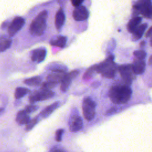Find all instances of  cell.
I'll list each match as a JSON object with an SVG mask.
<instances>
[{"label": "cell", "mask_w": 152, "mask_h": 152, "mask_svg": "<svg viewBox=\"0 0 152 152\" xmlns=\"http://www.w3.org/2000/svg\"><path fill=\"white\" fill-rule=\"evenodd\" d=\"M149 63H150L151 65H152V56H151V57H150V59H149Z\"/></svg>", "instance_id": "e575fe53"}, {"label": "cell", "mask_w": 152, "mask_h": 152, "mask_svg": "<svg viewBox=\"0 0 152 152\" xmlns=\"http://www.w3.org/2000/svg\"><path fill=\"white\" fill-rule=\"evenodd\" d=\"M46 53H47V51L45 48L41 47V48H37L32 52V54L31 56V60L33 62L40 63L44 61L46 56Z\"/></svg>", "instance_id": "4fadbf2b"}, {"label": "cell", "mask_w": 152, "mask_h": 152, "mask_svg": "<svg viewBox=\"0 0 152 152\" xmlns=\"http://www.w3.org/2000/svg\"><path fill=\"white\" fill-rule=\"evenodd\" d=\"M39 121V118L38 116H36L34 118H33L32 119H31L28 123L26 125V131H30L35 125Z\"/></svg>", "instance_id": "484cf974"}, {"label": "cell", "mask_w": 152, "mask_h": 152, "mask_svg": "<svg viewBox=\"0 0 152 152\" xmlns=\"http://www.w3.org/2000/svg\"><path fill=\"white\" fill-rule=\"evenodd\" d=\"M49 152H66L65 150H64L62 148H57V147H55L52 148Z\"/></svg>", "instance_id": "4dcf8cb0"}, {"label": "cell", "mask_w": 152, "mask_h": 152, "mask_svg": "<svg viewBox=\"0 0 152 152\" xmlns=\"http://www.w3.org/2000/svg\"><path fill=\"white\" fill-rule=\"evenodd\" d=\"M38 106L35 105V104H30V105H27L24 108V110L28 113H32L33 112H35L36 110H37L38 109Z\"/></svg>", "instance_id": "83f0119b"}, {"label": "cell", "mask_w": 152, "mask_h": 152, "mask_svg": "<svg viewBox=\"0 0 152 152\" xmlns=\"http://www.w3.org/2000/svg\"><path fill=\"white\" fill-rule=\"evenodd\" d=\"M84 1V0H71L72 5L75 7H77L81 5Z\"/></svg>", "instance_id": "f546056e"}, {"label": "cell", "mask_w": 152, "mask_h": 152, "mask_svg": "<svg viewBox=\"0 0 152 152\" xmlns=\"http://www.w3.org/2000/svg\"><path fill=\"white\" fill-rule=\"evenodd\" d=\"M132 71L135 74H141L144 72L145 67V63L144 60L135 59L131 65Z\"/></svg>", "instance_id": "9a60e30c"}, {"label": "cell", "mask_w": 152, "mask_h": 152, "mask_svg": "<svg viewBox=\"0 0 152 152\" xmlns=\"http://www.w3.org/2000/svg\"><path fill=\"white\" fill-rule=\"evenodd\" d=\"M48 12L46 10L41 11L31 22L29 31L34 36L42 35L46 28V20L48 18Z\"/></svg>", "instance_id": "7a4b0ae2"}, {"label": "cell", "mask_w": 152, "mask_h": 152, "mask_svg": "<svg viewBox=\"0 0 152 152\" xmlns=\"http://www.w3.org/2000/svg\"><path fill=\"white\" fill-rule=\"evenodd\" d=\"M147 24H146V23H144V24L139 26L132 33L133 39L135 40L140 39L142 37L144 32L145 31V30L147 28Z\"/></svg>", "instance_id": "ffe728a7"}, {"label": "cell", "mask_w": 152, "mask_h": 152, "mask_svg": "<svg viewBox=\"0 0 152 152\" xmlns=\"http://www.w3.org/2000/svg\"><path fill=\"white\" fill-rule=\"evenodd\" d=\"M69 129L71 132H77L83 128V120L78 114L71 116L69 119Z\"/></svg>", "instance_id": "8fae6325"}, {"label": "cell", "mask_w": 152, "mask_h": 152, "mask_svg": "<svg viewBox=\"0 0 152 152\" xmlns=\"http://www.w3.org/2000/svg\"><path fill=\"white\" fill-rule=\"evenodd\" d=\"M132 94V90L129 86L125 84H116L113 86L109 93L111 101L116 104H122L127 103Z\"/></svg>", "instance_id": "6da1fadb"}, {"label": "cell", "mask_w": 152, "mask_h": 152, "mask_svg": "<svg viewBox=\"0 0 152 152\" xmlns=\"http://www.w3.org/2000/svg\"><path fill=\"white\" fill-rule=\"evenodd\" d=\"M66 43V37L63 36H56L52 37L50 40V44L52 46H55L59 48H64Z\"/></svg>", "instance_id": "ac0fdd59"}, {"label": "cell", "mask_w": 152, "mask_h": 152, "mask_svg": "<svg viewBox=\"0 0 152 152\" xmlns=\"http://www.w3.org/2000/svg\"><path fill=\"white\" fill-rule=\"evenodd\" d=\"M65 74L62 73L53 72L50 74L46 78V81L42 84V88L50 89L55 87L58 83H61Z\"/></svg>", "instance_id": "52a82bcc"}, {"label": "cell", "mask_w": 152, "mask_h": 152, "mask_svg": "<svg viewBox=\"0 0 152 152\" xmlns=\"http://www.w3.org/2000/svg\"><path fill=\"white\" fill-rule=\"evenodd\" d=\"M89 12L86 7L83 5L75 7L72 12V17L76 21H84L88 18Z\"/></svg>", "instance_id": "7c38bea8"}, {"label": "cell", "mask_w": 152, "mask_h": 152, "mask_svg": "<svg viewBox=\"0 0 152 152\" xmlns=\"http://www.w3.org/2000/svg\"><path fill=\"white\" fill-rule=\"evenodd\" d=\"M12 40L10 36L2 35L1 36V51L4 52L8 49L11 45Z\"/></svg>", "instance_id": "44dd1931"}, {"label": "cell", "mask_w": 152, "mask_h": 152, "mask_svg": "<svg viewBox=\"0 0 152 152\" xmlns=\"http://www.w3.org/2000/svg\"><path fill=\"white\" fill-rule=\"evenodd\" d=\"M150 43H151V45L152 46V36H151V41H150Z\"/></svg>", "instance_id": "d590c367"}, {"label": "cell", "mask_w": 152, "mask_h": 152, "mask_svg": "<svg viewBox=\"0 0 152 152\" xmlns=\"http://www.w3.org/2000/svg\"><path fill=\"white\" fill-rule=\"evenodd\" d=\"M65 21V15L64 10L62 8H60L56 12L55 18V24L56 29L59 31L62 28Z\"/></svg>", "instance_id": "5bb4252c"}, {"label": "cell", "mask_w": 152, "mask_h": 152, "mask_svg": "<svg viewBox=\"0 0 152 152\" xmlns=\"http://www.w3.org/2000/svg\"><path fill=\"white\" fill-rule=\"evenodd\" d=\"M25 24L24 19L21 17H15L8 27V33L9 36H14L19 30L21 29Z\"/></svg>", "instance_id": "9c48e42d"}, {"label": "cell", "mask_w": 152, "mask_h": 152, "mask_svg": "<svg viewBox=\"0 0 152 152\" xmlns=\"http://www.w3.org/2000/svg\"><path fill=\"white\" fill-rule=\"evenodd\" d=\"M64 132V130L63 129H59L56 131L55 134V139L56 141L58 142H60L62 140V136L63 135V133Z\"/></svg>", "instance_id": "f1b7e54d"}, {"label": "cell", "mask_w": 152, "mask_h": 152, "mask_svg": "<svg viewBox=\"0 0 152 152\" xmlns=\"http://www.w3.org/2000/svg\"><path fill=\"white\" fill-rule=\"evenodd\" d=\"M141 21V18L140 17H135L129 20L127 24V29L129 33H133L134 30L139 26Z\"/></svg>", "instance_id": "d6986e66"}, {"label": "cell", "mask_w": 152, "mask_h": 152, "mask_svg": "<svg viewBox=\"0 0 152 152\" xmlns=\"http://www.w3.org/2000/svg\"><path fill=\"white\" fill-rule=\"evenodd\" d=\"M49 68L53 72H58L62 74L66 72L67 71V67L62 64H53L51 65Z\"/></svg>", "instance_id": "603a6c76"}, {"label": "cell", "mask_w": 152, "mask_h": 152, "mask_svg": "<svg viewBox=\"0 0 152 152\" xmlns=\"http://www.w3.org/2000/svg\"><path fill=\"white\" fill-rule=\"evenodd\" d=\"M114 56L109 55L104 61L96 65L97 73H100L103 77L112 78L116 72V65L113 61Z\"/></svg>", "instance_id": "3957f363"}, {"label": "cell", "mask_w": 152, "mask_h": 152, "mask_svg": "<svg viewBox=\"0 0 152 152\" xmlns=\"http://www.w3.org/2000/svg\"><path fill=\"white\" fill-rule=\"evenodd\" d=\"M24 110L19 111L16 115V122L20 125L27 124L30 121V116Z\"/></svg>", "instance_id": "e0dca14e"}, {"label": "cell", "mask_w": 152, "mask_h": 152, "mask_svg": "<svg viewBox=\"0 0 152 152\" xmlns=\"http://www.w3.org/2000/svg\"><path fill=\"white\" fill-rule=\"evenodd\" d=\"M30 91V90L27 88L21 87H17L15 89L14 96L17 99H21L23 97H24L25 95H26Z\"/></svg>", "instance_id": "cb8c5ba5"}, {"label": "cell", "mask_w": 152, "mask_h": 152, "mask_svg": "<svg viewBox=\"0 0 152 152\" xmlns=\"http://www.w3.org/2000/svg\"><path fill=\"white\" fill-rule=\"evenodd\" d=\"M100 85V82H99L98 81H96L93 82L91 84V87H93V88H97Z\"/></svg>", "instance_id": "d6a6232c"}, {"label": "cell", "mask_w": 152, "mask_h": 152, "mask_svg": "<svg viewBox=\"0 0 152 152\" xmlns=\"http://www.w3.org/2000/svg\"><path fill=\"white\" fill-rule=\"evenodd\" d=\"M115 109L114 107H112L110 109H109L107 112H106V115H112L113 113H114Z\"/></svg>", "instance_id": "836d02e7"}, {"label": "cell", "mask_w": 152, "mask_h": 152, "mask_svg": "<svg viewBox=\"0 0 152 152\" xmlns=\"http://www.w3.org/2000/svg\"><path fill=\"white\" fill-rule=\"evenodd\" d=\"M60 105L59 102H55L44 109L40 113L39 116L42 118H46L48 117L55 109H56Z\"/></svg>", "instance_id": "2e32d148"}, {"label": "cell", "mask_w": 152, "mask_h": 152, "mask_svg": "<svg viewBox=\"0 0 152 152\" xmlns=\"http://www.w3.org/2000/svg\"><path fill=\"white\" fill-rule=\"evenodd\" d=\"M134 55L137 59L143 60L146 56V53L142 50H138L134 52Z\"/></svg>", "instance_id": "4316f807"}, {"label": "cell", "mask_w": 152, "mask_h": 152, "mask_svg": "<svg viewBox=\"0 0 152 152\" xmlns=\"http://www.w3.org/2000/svg\"><path fill=\"white\" fill-rule=\"evenodd\" d=\"M96 106L95 102L90 97H86L84 99L82 104L83 113L85 119L90 121L93 120L96 114Z\"/></svg>", "instance_id": "277c9868"}, {"label": "cell", "mask_w": 152, "mask_h": 152, "mask_svg": "<svg viewBox=\"0 0 152 152\" xmlns=\"http://www.w3.org/2000/svg\"><path fill=\"white\" fill-rule=\"evenodd\" d=\"M118 70L125 84L129 86L134 78L131 65H122L118 66Z\"/></svg>", "instance_id": "ba28073f"}, {"label": "cell", "mask_w": 152, "mask_h": 152, "mask_svg": "<svg viewBox=\"0 0 152 152\" xmlns=\"http://www.w3.org/2000/svg\"><path fill=\"white\" fill-rule=\"evenodd\" d=\"M42 81V78L40 76H35L27 79H26L24 81L25 84L30 86H37L40 85Z\"/></svg>", "instance_id": "7402d4cb"}, {"label": "cell", "mask_w": 152, "mask_h": 152, "mask_svg": "<svg viewBox=\"0 0 152 152\" xmlns=\"http://www.w3.org/2000/svg\"><path fill=\"white\" fill-rule=\"evenodd\" d=\"M145 36L147 37H150V36H152V26L148 30V31L146 32Z\"/></svg>", "instance_id": "1f68e13d"}, {"label": "cell", "mask_w": 152, "mask_h": 152, "mask_svg": "<svg viewBox=\"0 0 152 152\" xmlns=\"http://www.w3.org/2000/svg\"><path fill=\"white\" fill-rule=\"evenodd\" d=\"M95 73H97L96 71V65H94L90 67L86 72L84 73L83 75V79L84 80H88L93 77V75L95 74Z\"/></svg>", "instance_id": "d4e9b609"}, {"label": "cell", "mask_w": 152, "mask_h": 152, "mask_svg": "<svg viewBox=\"0 0 152 152\" xmlns=\"http://www.w3.org/2000/svg\"><path fill=\"white\" fill-rule=\"evenodd\" d=\"M55 93L50 89L42 88L40 90H36L31 93L29 97V102L31 103H34L37 102L48 100L53 97Z\"/></svg>", "instance_id": "8992f818"}, {"label": "cell", "mask_w": 152, "mask_h": 152, "mask_svg": "<svg viewBox=\"0 0 152 152\" xmlns=\"http://www.w3.org/2000/svg\"><path fill=\"white\" fill-rule=\"evenodd\" d=\"M79 72L78 70H74L64 75L61 84V90L62 92H65L68 90L72 80L79 74Z\"/></svg>", "instance_id": "30bf717a"}, {"label": "cell", "mask_w": 152, "mask_h": 152, "mask_svg": "<svg viewBox=\"0 0 152 152\" xmlns=\"http://www.w3.org/2000/svg\"><path fill=\"white\" fill-rule=\"evenodd\" d=\"M133 8L144 17L152 18V3L150 0H138L133 6Z\"/></svg>", "instance_id": "5b68a950"}]
</instances>
